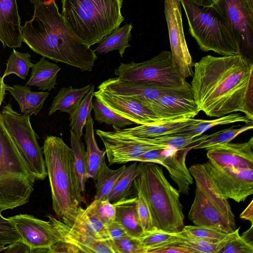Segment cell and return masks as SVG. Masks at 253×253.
<instances>
[{"mask_svg":"<svg viewBox=\"0 0 253 253\" xmlns=\"http://www.w3.org/2000/svg\"><path fill=\"white\" fill-rule=\"evenodd\" d=\"M191 86L200 111L210 117L242 112L253 121V62L241 54L202 57Z\"/></svg>","mask_w":253,"mask_h":253,"instance_id":"6da1fadb","label":"cell"},{"mask_svg":"<svg viewBox=\"0 0 253 253\" xmlns=\"http://www.w3.org/2000/svg\"><path fill=\"white\" fill-rule=\"evenodd\" d=\"M30 1L34 4V14L21 27L22 42L42 57L83 72L91 71L97 59L96 53L69 28L55 0Z\"/></svg>","mask_w":253,"mask_h":253,"instance_id":"7a4b0ae2","label":"cell"},{"mask_svg":"<svg viewBox=\"0 0 253 253\" xmlns=\"http://www.w3.org/2000/svg\"><path fill=\"white\" fill-rule=\"evenodd\" d=\"M43 154L53 210L58 219L71 226L84 199L77 184L73 151L62 138L49 135L44 139Z\"/></svg>","mask_w":253,"mask_h":253,"instance_id":"3957f363","label":"cell"},{"mask_svg":"<svg viewBox=\"0 0 253 253\" xmlns=\"http://www.w3.org/2000/svg\"><path fill=\"white\" fill-rule=\"evenodd\" d=\"M133 184L145 199L156 229L168 232L183 229L184 215L179 192L166 178L161 167L141 162L139 173Z\"/></svg>","mask_w":253,"mask_h":253,"instance_id":"277c9868","label":"cell"},{"mask_svg":"<svg viewBox=\"0 0 253 253\" xmlns=\"http://www.w3.org/2000/svg\"><path fill=\"white\" fill-rule=\"evenodd\" d=\"M61 15L71 31L90 46L101 42L124 20L122 0H62Z\"/></svg>","mask_w":253,"mask_h":253,"instance_id":"5b68a950","label":"cell"},{"mask_svg":"<svg viewBox=\"0 0 253 253\" xmlns=\"http://www.w3.org/2000/svg\"><path fill=\"white\" fill-rule=\"evenodd\" d=\"M35 180L6 130L0 112V212L27 203Z\"/></svg>","mask_w":253,"mask_h":253,"instance_id":"8992f818","label":"cell"},{"mask_svg":"<svg viewBox=\"0 0 253 253\" xmlns=\"http://www.w3.org/2000/svg\"><path fill=\"white\" fill-rule=\"evenodd\" d=\"M186 15L189 30L200 48L222 56L240 54L234 33L214 5L200 6L190 0H180Z\"/></svg>","mask_w":253,"mask_h":253,"instance_id":"52a82bcc","label":"cell"},{"mask_svg":"<svg viewBox=\"0 0 253 253\" xmlns=\"http://www.w3.org/2000/svg\"><path fill=\"white\" fill-rule=\"evenodd\" d=\"M188 169L196 183L188 218L196 225L208 226L227 233L233 232L236 229L235 216L228 199L216 187L203 164H194Z\"/></svg>","mask_w":253,"mask_h":253,"instance_id":"ba28073f","label":"cell"},{"mask_svg":"<svg viewBox=\"0 0 253 253\" xmlns=\"http://www.w3.org/2000/svg\"><path fill=\"white\" fill-rule=\"evenodd\" d=\"M114 73L120 80L126 81L169 87H184L191 85L181 76L171 52L168 50H162L145 61L121 62Z\"/></svg>","mask_w":253,"mask_h":253,"instance_id":"9c48e42d","label":"cell"},{"mask_svg":"<svg viewBox=\"0 0 253 253\" xmlns=\"http://www.w3.org/2000/svg\"><path fill=\"white\" fill-rule=\"evenodd\" d=\"M0 112L3 124L29 169L35 179L43 180L47 175L45 163L30 115L18 113L9 103Z\"/></svg>","mask_w":253,"mask_h":253,"instance_id":"30bf717a","label":"cell"},{"mask_svg":"<svg viewBox=\"0 0 253 253\" xmlns=\"http://www.w3.org/2000/svg\"><path fill=\"white\" fill-rule=\"evenodd\" d=\"M213 5L230 25L240 54L253 62V0H215Z\"/></svg>","mask_w":253,"mask_h":253,"instance_id":"8fae6325","label":"cell"},{"mask_svg":"<svg viewBox=\"0 0 253 253\" xmlns=\"http://www.w3.org/2000/svg\"><path fill=\"white\" fill-rule=\"evenodd\" d=\"M202 164L227 199L240 203L253 194V169L221 167L210 160Z\"/></svg>","mask_w":253,"mask_h":253,"instance_id":"7c38bea8","label":"cell"},{"mask_svg":"<svg viewBox=\"0 0 253 253\" xmlns=\"http://www.w3.org/2000/svg\"><path fill=\"white\" fill-rule=\"evenodd\" d=\"M105 146L109 165L134 162L144 153L168 146L152 142L150 138L118 134L114 131L96 130Z\"/></svg>","mask_w":253,"mask_h":253,"instance_id":"4fadbf2b","label":"cell"},{"mask_svg":"<svg viewBox=\"0 0 253 253\" xmlns=\"http://www.w3.org/2000/svg\"><path fill=\"white\" fill-rule=\"evenodd\" d=\"M164 10L173 60L183 79L192 77L194 63L184 34L180 0H164Z\"/></svg>","mask_w":253,"mask_h":253,"instance_id":"5bb4252c","label":"cell"},{"mask_svg":"<svg viewBox=\"0 0 253 253\" xmlns=\"http://www.w3.org/2000/svg\"><path fill=\"white\" fill-rule=\"evenodd\" d=\"M191 148L178 150L168 146L148 151L135 159L134 162L152 163L164 167L178 186L179 193L188 194L193 178L186 165V158Z\"/></svg>","mask_w":253,"mask_h":253,"instance_id":"9a60e30c","label":"cell"},{"mask_svg":"<svg viewBox=\"0 0 253 253\" xmlns=\"http://www.w3.org/2000/svg\"><path fill=\"white\" fill-rule=\"evenodd\" d=\"M20 234L22 242L31 253L49 252L51 246L60 240V237L51 222L28 214L8 217Z\"/></svg>","mask_w":253,"mask_h":253,"instance_id":"2e32d148","label":"cell"},{"mask_svg":"<svg viewBox=\"0 0 253 253\" xmlns=\"http://www.w3.org/2000/svg\"><path fill=\"white\" fill-rule=\"evenodd\" d=\"M97 88L115 94L134 98L149 107L163 95L182 94L192 91L191 85L184 87H169L149 83L123 81L118 77L111 78L103 81Z\"/></svg>","mask_w":253,"mask_h":253,"instance_id":"e0dca14e","label":"cell"},{"mask_svg":"<svg viewBox=\"0 0 253 253\" xmlns=\"http://www.w3.org/2000/svg\"><path fill=\"white\" fill-rule=\"evenodd\" d=\"M94 96L120 116L138 125L165 122L148 105L132 97L98 89Z\"/></svg>","mask_w":253,"mask_h":253,"instance_id":"ac0fdd59","label":"cell"},{"mask_svg":"<svg viewBox=\"0 0 253 253\" xmlns=\"http://www.w3.org/2000/svg\"><path fill=\"white\" fill-rule=\"evenodd\" d=\"M150 107L161 119L166 122L194 118L200 112L194 100L192 91L163 95Z\"/></svg>","mask_w":253,"mask_h":253,"instance_id":"d6986e66","label":"cell"},{"mask_svg":"<svg viewBox=\"0 0 253 253\" xmlns=\"http://www.w3.org/2000/svg\"><path fill=\"white\" fill-rule=\"evenodd\" d=\"M207 151L209 160L218 166L253 169V136L245 142H228Z\"/></svg>","mask_w":253,"mask_h":253,"instance_id":"ffe728a7","label":"cell"},{"mask_svg":"<svg viewBox=\"0 0 253 253\" xmlns=\"http://www.w3.org/2000/svg\"><path fill=\"white\" fill-rule=\"evenodd\" d=\"M46 216L58 232L60 241L66 243L72 253H115L111 240H98L82 235L53 215Z\"/></svg>","mask_w":253,"mask_h":253,"instance_id":"44dd1931","label":"cell"},{"mask_svg":"<svg viewBox=\"0 0 253 253\" xmlns=\"http://www.w3.org/2000/svg\"><path fill=\"white\" fill-rule=\"evenodd\" d=\"M21 18L16 0H0V41L3 47L22 45Z\"/></svg>","mask_w":253,"mask_h":253,"instance_id":"7402d4cb","label":"cell"},{"mask_svg":"<svg viewBox=\"0 0 253 253\" xmlns=\"http://www.w3.org/2000/svg\"><path fill=\"white\" fill-rule=\"evenodd\" d=\"M197 120L196 119L190 118L150 125H140L123 129L115 126H112L114 128V131L118 134L141 138H154L181 133L187 126L196 122Z\"/></svg>","mask_w":253,"mask_h":253,"instance_id":"603a6c76","label":"cell"},{"mask_svg":"<svg viewBox=\"0 0 253 253\" xmlns=\"http://www.w3.org/2000/svg\"><path fill=\"white\" fill-rule=\"evenodd\" d=\"M116 210L115 220L125 228L128 235L140 238L144 236L137 208V197L124 199L113 203Z\"/></svg>","mask_w":253,"mask_h":253,"instance_id":"cb8c5ba5","label":"cell"},{"mask_svg":"<svg viewBox=\"0 0 253 253\" xmlns=\"http://www.w3.org/2000/svg\"><path fill=\"white\" fill-rule=\"evenodd\" d=\"M71 228L84 235L98 240H110L106 224L94 213L92 204L86 208L81 207Z\"/></svg>","mask_w":253,"mask_h":253,"instance_id":"d4e9b609","label":"cell"},{"mask_svg":"<svg viewBox=\"0 0 253 253\" xmlns=\"http://www.w3.org/2000/svg\"><path fill=\"white\" fill-rule=\"evenodd\" d=\"M5 90L17 101L21 114L37 115L49 95L48 91L34 92L27 85H5Z\"/></svg>","mask_w":253,"mask_h":253,"instance_id":"484cf974","label":"cell"},{"mask_svg":"<svg viewBox=\"0 0 253 253\" xmlns=\"http://www.w3.org/2000/svg\"><path fill=\"white\" fill-rule=\"evenodd\" d=\"M32 72L26 85L38 87L39 90L55 89L56 79L61 68L42 57L32 67Z\"/></svg>","mask_w":253,"mask_h":253,"instance_id":"4316f807","label":"cell"},{"mask_svg":"<svg viewBox=\"0 0 253 253\" xmlns=\"http://www.w3.org/2000/svg\"><path fill=\"white\" fill-rule=\"evenodd\" d=\"M91 85L88 84L79 88L72 86L62 87L54 97L48 115L51 116L58 110L71 114L80 104Z\"/></svg>","mask_w":253,"mask_h":253,"instance_id":"83f0119b","label":"cell"},{"mask_svg":"<svg viewBox=\"0 0 253 253\" xmlns=\"http://www.w3.org/2000/svg\"><path fill=\"white\" fill-rule=\"evenodd\" d=\"M94 122L90 116L85 124L84 140L86 145L87 178L95 179L101 164L105 161V150L99 149L96 141L93 129Z\"/></svg>","mask_w":253,"mask_h":253,"instance_id":"f1b7e54d","label":"cell"},{"mask_svg":"<svg viewBox=\"0 0 253 253\" xmlns=\"http://www.w3.org/2000/svg\"><path fill=\"white\" fill-rule=\"evenodd\" d=\"M239 228L228 233L223 239L218 241H210L195 238L182 229L176 232L182 239V244L193 253H219L229 242L239 236Z\"/></svg>","mask_w":253,"mask_h":253,"instance_id":"f546056e","label":"cell"},{"mask_svg":"<svg viewBox=\"0 0 253 253\" xmlns=\"http://www.w3.org/2000/svg\"><path fill=\"white\" fill-rule=\"evenodd\" d=\"M126 167L124 165L119 169H112L108 167L105 161L101 164L94 179L96 192L94 200L107 199Z\"/></svg>","mask_w":253,"mask_h":253,"instance_id":"4dcf8cb0","label":"cell"},{"mask_svg":"<svg viewBox=\"0 0 253 253\" xmlns=\"http://www.w3.org/2000/svg\"><path fill=\"white\" fill-rule=\"evenodd\" d=\"M132 27L131 23L119 27L100 42L93 51L95 53L102 54L118 50L120 56L122 57L126 49L130 46L129 42Z\"/></svg>","mask_w":253,"mask_h":253,"instance_id":"1f68e13d","label":"cell"},{"mask_svg":"<svg viewBox=\"0 0 253 253\" xmlns=\"http://www.w3.org/2000/svg\"><path fill=\"white\" fill-rule=\"evenodd\" d=\"M252 122L240 113H233L211 120L197 119V121L187 126L180 134L196 137L202 135L208 129L216 126L236 123H247Z\"/></svg>","mask_w":253,"mask_h":253,"instance_id":"d6a6232c","label":"cell"},{"mask_svg":"<svg viewBox=\"0 0 253 253\" xmlns=\"http://www.w3.org/2000/svg\"><path fill=\"white\" fill-rule=\"evenodd\" d=\"M71 149L74 158V169L78 188L83 195L85 191L87 169L85 151L82 139H79L75 132L70 130Z\"/></svg>","mask_w":253,"mask_h":253,"instance_id":"836d02e7","label":"cell"},{"mask_svg":"<svg viewBox=\"0 0 253 253\" xmlns=\"http://www.w3.org/2000/svg\"><path fill=\"white\" fill-rule=\"evenodd\" d=\"M253 128L252 121L246 123L245 125L240 127L235 128L234 126H232L208 134L206 138L197 144L193 149H204L208 150L217 146L230 142L238 135Z\"/></svg>","mask_w":253,"mask_h":253,"instance_id":"e575fe53","label":"cell"},{"mask_svg":"<svg viewBox=\"0 0 253 253\" xmlns=\"http://www.w3.org/2000/svg\"><path fill=\"white\" fill-rule=\"evenodd\" d=\"M94 86L91 88L82 99L76 109L70 114V126L79 139L83 134V131L92 110L93 97Z\"/></svg>","mask_w":253,"mask_h":253,"instance_id":"d590c367","label":"cell"},{"mask_svg":"<svg viewBox=\"0 0 253 253\" xmlns=\"http://www.w3.org/2000/svg\"><path fill=\"white\" fill-rule=\"evenodd\" d=\"M140 166L141 162H134L126 167L106 199L113 204L126 198L134 180L139 173Z\"/></svg>","mask_w":253,"mask_h":253,"instance_id":"8d00e7d4","label":"cell"},{"mask_svg":"<svg viewBox=\"0 0 253 253\" xmlns=\"http://www.w3.org/2000/svg\"><path fill=\"white\" fill-rule=\"evenodd\" d=\"M31 57V55L28 52H20L13 49L8 59L2 79L4 80L6 76L10 74H15L20 78L25 80L29 69L33 65Z\"/></svg>","mask_w":253,"mask_h":253,"instance_id":"74e56055","label":"cell"},{"mask_svg":"<svg viewBox=\"0 0 253 253\" xmlns=\"http://www.w3.org/2000/svg\"><path fill=\"white\" fill-rule=\"evenodd\" d=\"M95 121L99 123H105L119 128L125 127L133 124L130 121L118 115L106 107L100 100L95 98L92 103Z\"/></svg>","mask_w":253,"mask_h":253,"instance_id":"f35d334b","label":"cell"},{"mask_svg":"<svg viewBox=\"0 0 253 253\" xmlns=\"http://www.w3.org/2000/svg\"><path fill=\"white\" fill-rule=\"evenodd\" d=\"M139 239L145 249V253L150 250L182 240L176 232H168L157 229L147 233Z\"/></svg>","mask_w":253,"mask_h":253,"instance_id":"ab89813d","label":"cell"},{"mask_svg":"<svg viewBox=\"0 0 253 253\" xmlns=\"http://www.w3.org/2000/svg\"><path fill=\"white\" fill-rule=\"evenodd\" d=\"M21 241L22 238L13 223L4 217L0 212V252L8 247Z\"/></svg>","mask_w":253,"mask_h":253,"instance_id":"60d3db41","label":"cell"},{"mask_svg":"<svg viewBox=\"0 0 253 253\" xmlns=\"http://www.w3.org/2000/svg\"><path fill=\"white\" fill-rule=\"evenodd\" d=\"M182 229L195 238L214 241L222 240L228 234L216 228L196 225L184 226Z\"/></svg>","mask_w":253,"mask_h":253,"instance_id":"b9f144b4","label":"cell"},{"mask_svg":"<svg viewBox=\"0 0 253 253\" xmlns=\"http://www.w3.org/2000/svg\"><path fill=\"white\" fill-rule=\"evenodd\" d=\"M111 242L115 253H145L139 239L128 235Z\"/></svg>","mask_w":253,"mask_h":253,"instance_id":"7bdbcfd3","label":"cell"},{"mask_svg":"<svg viewBox=\"0 0 253 253\" xmlns=\"http://www.w3.org/2000/svg\"><path fill=\"white\" fill-rule=\"evenodd\" d=\"M91 204L94 213L105 224H109L115 220V206L108 200H94Z\"/></svg>","mask_w":253,"mask_h":253,"instance_id":"ee69618b","label":"cell"},{"mask_svg":"<svg viewBox=\"0 0 253 253\" xmlns=\"http://www.w3.org/2000/svg\"><path fill=\"white\" fill-rule=\"evenodd\" d=\"M136 192L137 208L139 218L144 232L147 233L156 228L154 226L151 213L145 199L140 192Z\"/></svg>","mask_w":253,"mask_h":253,"instance_id":"f6af8a7d","label":"cell"},{"mask_svg":"<svg viewBox=\"0 0 253 253\" xmlns=\"http://www.w3.org/2000/svg\"><path fill=\"white\" fill-rule=\"evenodd\" d=\"M219 253H253V245L239 235L226 245Z\"/></svg>","mask_w":253,"mask_h":253,"instance_id":"bcb514c9","label":"cell"},{"mask_svg":"<svg viewBox=\"0 0 253 253\" xmlns=\"http://www.w3.org/2000/svg\"><path fill=\"white\" fill-rule=\"evenodd\" d=\"M181 241L150 250L147 253H193L182 244Z\"/></svg>","mask_w":253,"mask_h":253,"instance_id":"7dc6e473","label":"cell"},{"mask_svg":"<svg viewBox=\"0 0 253 253\" xmlns=\"http://www.w3.org/2000/svg\"><path fill=\"white\" fill-rule=\"evenodd\" d=\"M106 228L111 240H118L128 235L123 226L116 220L106 224Z\"/></svg>","mask_w":253,"mask_h":253,"instance_id":"c3c4849f","label":"cell"},{"mask_svg":"<svg viewBox=\"0 0 253 253\" xmlns=\"http://www.w3.org/2000/svg\"><path fill=\"white\" fill-rule=\"evenodd\" d=\"M241 218L249 220L253 224V201L250 202L245 210L240 214Z\"/></svg>","mask_w":253,"mask_h":253,"instance_id":"681fc988","label":"cell"},{"mask_svg":"<svg viewBox=\"0 0 253 253\" xmlns=\"http://www.w3.org/2000/svg\"><path fill=\"white\" fill-rule=\"evenodd\" d=\"M253 224L251 227L244 232L242 235V237L248 243L253 245Z\"/></svg>","mask_w":253,"mask_h":253,"instance_id":"f907efd6","label":"cell"},{"mask_svg":"<svg viewBox=\"0 0 253 253\" xmlns=\"http://www.w3.org/2000/svg\"><path fill=\"white\" fill-rule=\"evenodd\" d=\"M5 84L0 75V106L4 99L5 94Z\"/></svg>","mask_w":253,"mask_h":253,"instance_id":"816d5d0a","label":"cell"},{"mask_svg":"<svg viewBox=\"0 0 253 253\" xmlns=\"http://www.w3.org/2000/svg\"><path fill=\"white\" fill-rule=\"evenodd\" d=\"M195 4L200 6H211L215 0H190Z\"/></svg>","mask_w":253,"mask_h":253,"instance_id":"f5cc1de1","label":"cell"}]
</instances>
